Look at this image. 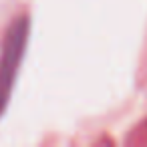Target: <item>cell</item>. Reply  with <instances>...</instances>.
Returning <instances> with one entry per match:
<instances>
[{"mask_svg":"<svg viewBox=\"0 0 147 147\" xmlns=\"http://www.w3.org/2000/svg\"><path fill=\"white\" fill-rule=\"evenodd\" d=\"M26 32H28V22H26V18H20V20H16L12 24V28H10L8 36H6L2 61H0V113H2V109L6 107L8 97H10L14 75H16L18 63L22 59Z\"/></svg>","mask_w":147,"mask_h":147,"instance_id":"1","label":"cell"}]
</instances>
